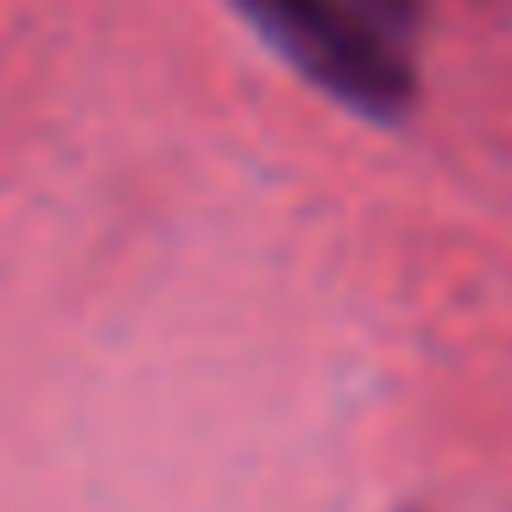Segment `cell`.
<instances>
[{"instance_id":"6da1fadb","label":"cell","mask_w":512,"mask_h":512,"mask_svg":"<svg viewBox=\"0 0 512 512\" xmlns=\"http://www.w3.org/2000/svg\"><path fill=\"white\" fill-rule=\"evenodd\" d=\"M232 12L320 94L358 116H397L413 67L369 0H232Z\"/></svg>"}]
</instances>
